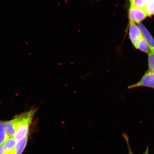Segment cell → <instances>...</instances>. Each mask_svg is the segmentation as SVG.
Returning a JSON list of instances; mask_svg holds the SVG:
<instances>
[{
    "label": "cell",
    "mask_w": 154,
    "mask_h": 154,
    "mask_svg": "<svg viewBox=\"0 0 154 154\" xmlns=\"http://www.w3.org/2000/svg\"><path fill=\"white\" fill-rule=\"evenodd\" d=\"M37 110V108H32L21 113V117L18 126L13 137L17 141L28 135L30 126Z\"/></svg>",
    "instance_id": "1"
},
{
    "label": "cell",
    "mask_w": 154,
    "mask_h": 154,
    "mask_svg": "<svg viewBox=\"0 0 154 154\" xmlns=\"http://www.w3.org/2000/svg\"><path fill=\"white\" fill-rule=\"evenodd\" d=\"M140 87H146L154 89V72L148 70L144 73L139 82L128 87V89Z\"/></svg>",
    "instance_id": "2"
},
{
    "label": "cell",
    "mask_w": 154,
    "mask_h": 154,
    "mask_svg": "<svg viewBox=\"0 0 154 154\" xmlns=\"http://www.w3.org/2000/svg\"><path fill=\"white\" fill-rule=\"evenodd\" d=\"M149 16L143 9L130 5L128 11L130 22L139 23Z\"/></svg>",
    "instance_id": "3"
},
{
    "label": "cell",
    "mask_w": 154,
    "mask_h": 154,
    "mask_svg": "<svg viewBox=\"0 0 154 154\" xmlns=\"http://www.w3.org/2000/svg\"><path fill=\"white\" fill-rule=\"evenodd\" d=\"M129 36L133 45L137 49L138 42L143 36L138 26L132 22H130Z\"/></svg>",
    "instance_id": "4"
},
{
    "label": "cell",
    "mask_w": 154,
    "mask_h": 154,
    "mask_svg": "<svg viewBox=\"0 0 154 154\" xmlns=\"http://www.w3.org/2000/svg\"><path fill=\"white\" fill-rule=\"evenodd\" d=\"M20 119V116L19 114L15 116L11 120L6 121L5 129L10 137H13L14 136L18 128Z\"/></svg>",
    "instance_id": "5"
},
{
    "label": "cell",
    "mask_w": 154,
    "mask_h": 154,
    "mask_svg": "<svg viewBox=\"0 0 154 154\" xmlns=\"http://www.w3.org/2000/svg\"><path fill=\"white\" fill-rule=\"evenodd\" d=\"M137 26L141 31L143 38L147 42L150 51L154 52V39L152 36L141 23H138Z\"/></svg>",
    "instance_id": "6"
},
{
    "label": "cell",
    "mask_w": 154,
    "mask_h": 154,
    "mask_svg": "<svg viewBox=\"0 0 154 154\" xmlns=\"http://www.w3.org/2000/svg\"><path fill=\"white\" fill-rule=\"evenodd\" d=\"M28 135L24 137L17 142L15 146L14 154H22L27 144Z\"/></svg>",
    "instance_id": "7"
},
{
    "label": "cell",
    "mask_w": 154,
    "mask_h": 154,
    "mask_svg": "<svg viewBox=\"0 0 154 154\" xmlns=\"http://www.w3.org/2000/svg\"><path fill=\"white\" fill-rule=\"evenodd\" d=\"M6 121L0 120V146L2 145L6 140L10 137L5 129Z\"/></svg>",
    "instance_id": "8"
},
{
    "label": "cell",
    "mask_w": 154,
    "mask_h": 154,
    "mask_svg": "<svg viewBox=\"0 0 154 154\" xmlns=\"http://www.w3.org/2000/svg\"><path fill=\"white\" fill-rule=\"evenodd\" d=\"M144 10L149 16L154 15V0H146Z\"/></svg>",
    "instance_id": "9"
},
{
    "label": "cell",
    "mask_w": 154,
    "mask_h": 154,
    "mask_svg": "<svg viewBox=\"0 0 154 154\" xmlns=\"http://www.w3.org/2000/svg\"><path fill=\"white\" fill-rule=\"evenodd\" d=\"M137 49H139L143 52L146 53H149V46L143 37H142L138 42Z\"/></svg>",
    "instance_id": "10"
},
{
    "label": "cell",
    "mask_w": 154,
    "mask_h": 154,
    "mask_svg": "<svg viewBox=\"0 0 154 154\" xmlns=\"http://www.w3.org/2000/svg\"><path fill=\"white\" fill-rule=\"evenodd\" d=\"M146 0H129L131 5L144 10Z\"/></svg>",
    "instance_id": "11"
},
{
    "label": "cell",
    "mask_w": 154,
    "mask_h": 154,
    "mask_svg": "<svg viewBox=\"0 0 154 154\" xmlns=\"http://www.w3.org/2000/svg\"><path fill=\"white\" fill-rule=\"evenodd\" d=\"M148 54L149 70L154 72V52L149 50Z\"/></svg>",
    "instance_id": "12"
},
{
    "label": "cell",
    "mask_w": 154,
    "mask_h": 154,
    "mask_svg": "<svg viewBox=\"0 0 154 154\" xmlns=\"http://www.w3.org/2000/svg\"><path fill=\"white\" fill-rule=\"evenodd\" d=\"M123 136H124L125 140H126V142L127 146H128V154H134L132 150L131 149L130 147L129 143V140L128 137L127 136L126 134H123Z\"/></svg>",
    "instance_id": "13"
},
{
    "label": "cell",
    "mask_w": 154,
    "mask_h": 154,
    "mask_svg": "<svg viewBox=\"0 0 154 154\" xmlns=\"http://www.w3.org/2000/svg\"><path fill=\"white\" fill-rule=\"evenodd\" d=\"M0 154H5V152L4 151L3 146H0Z\"/></svg>",
    "instance_id": "14"
},
{
    "label": "cell",
    "mask_w": 154,
    "mask_h": 154,
    "mask_svg": "<svg viewBox=\"0 0 154 154\" xmlns=\"http://www.w3.org/2000/svg\"><path fill=\"white\" fill-rule=\"evenodd\" d=\"M143 154H149V146H148L147 149H146L145 152H144Z\"/></svg>",
    "instance_id": "15"
}]
</instances>
